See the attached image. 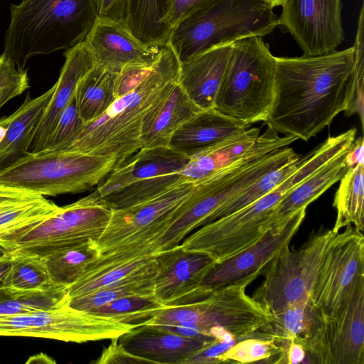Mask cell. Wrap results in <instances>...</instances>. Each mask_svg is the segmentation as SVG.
Instances as JSON below:
<instances>
[{"mask_svg": "<svg viewBox=\"0 0 364 364\" xmlns=\"http://www.w3.org/2000/svg\"><path fill=\"white\" fill-rule=\"evenodd\" d=\"M27 70L19 69L4 53L0 55V109L29 88Z\"/></svg>", "mask_w": 364, "mask_h": 364, "instance_id": "b9f144b4", "label": "cell"}, {"mask_svg": "<svg viewBox=\"0 0 364 364\" xmlns=\"http://www.w3.org/2000/svg\"><path fill=\"white\" fill-rule=\"evenodd\" d=\"M306 213V208L300 209L280 229H269L250 247L216 263L204 277L200 287L209 291L232 284L247 287L262 274L265 267L281 250L289 246L305 218Z\"/></svg>", "mask_w": 364, "mask_h": 364, "instance_id": "2e32d148", "label": "cell"}, {"mask_svg": "<svg viewBox=\"0 0 364 364\" xmlns=\"http://www.w3.org/2000/svg\"><path fill=\"white\" fill-rule=\"evenodd\" d=\"M274 72L275 56L263 37L235 41L214 109L249 126L264 122L274 99Z\"/></svg>", "mask_w": 364, "mask_h": 364, "instance_id": "5b68a950", "label": "cell"}, {"mask_svg": "<svg viewBox=\"0 0 364 364\" xmlns=\"http://www.w3.org/2000/svg\"><path fill=\"white\" fill-rule=\"evenodd\" d=\"M354 48V67L355 70V90L353 102L345 114H358L363 127V82H364V6H361L358 28L353 46Z\"/></svg>", "mask_w": 364, "mask_h": 364, "instance_id": "7bdbcfd3", "label": "cell"}, {"mask_svg": "<svg viewBox=\"0 0 364 364\" xmlns=\"http://www.w3.org/2000/svg\"><path fill=\"white\" fill-rule=\"evenodd\" d=\"M156 272L154 255V258L144 267L102 288L70 298L68 305L73 309L90 312L120 298L154 295Z\"/></svg>", "mask_w": 364, "mask_h": 364, "instance_id": "f1b7e54d", "label": "cell"}, {"mask_svg": "<svg viewBox=\"0 0 364 364\" xmlns=\"http://www.w3.org/2000/svg\"><path fill=\"white\" fill-rule=\"evenodd\" d=\"M200 110L177 81L145 116L140 136L141 148L167 146L174 132Z\"/></svg>", "mask_w": 364, "mask_h": 364, "instance_id": "cb8c5ba5", "label": "cell"}, {"mask_svg": "<svg viewBox=\"0 0 364 364\" xmlns=\"http://www.w3.org/2000/svg\"><path fill=\"white\" fill-rule=\"evenodd\" d=\"M54 89L53 85L36 98L28 93L13 114L0 119V172L30 154L31 141Z\"/></svg>", "mask_w": 364, "mask_h": 364, "instance_id": "7402d4cb", "label": "cell"}, {"mask_svg": "<svg viewBox=\"0 0 364 364\" xmlns=\"http://www.w3.org/2000/svg\"><path fill=\"white\" fill-rule=\"evenodd\" d=\"M98 20L112 21L127 27L129 0H96Z\"/></svg>", "mask_w": 364, "mask_h": 364, "instance_id": "ee69618b", "label": "cell"}, {"mask_svg": "<svg viewBox=\"0 0 364 364\" xmlns=\"http://www.w3.org/2000/svg\"><path fill=\"white\" fill-rule=\"evenodd\" d=\"M278 26L290 33L306 55L336 50L345 40L341 0H286Z\"/></svg>", "mask_w": 364, "mask_h": 364, "instance_id": "9a60e30c", "label": "cell"}, {"mask_svg": "<svg viewBox=\"0 0 364 364\" xmlns=\"http://www.w3.org/2000/svg\"><path fill=\"white\" fill-rule=\"evenodd\" d=\"M59 208L44 196L0 183V235L43 220Z\"/></svg>", "mask_w": 364, "mask_h": 364, "instance_id": "83f0119b", "label": "cell"}, {"mask_svg": "<svg viewBox=\"0 0 364 364\" xmlns=\"http://www.w3.org/2000/svg\"><path fill=\"white\" fill-rule=\"evenodd\" d=\"M136 326L69 305L0 316V336L43 338L74 343L119 338Z\"/></svg>", "mask_w": 364, "mask_h": 364, "instance_id": "8fae6325", "label": "cell"}, {"mask_svg": "<svg viewBox=\"0 0 364 364\" xmlns=\"http://www.w3.org/2000/svg\"><path fill=\"white\" fill-rule=\"evenodd\" d=\"M232 50V43L210 48L180 62L178 82L201 110L214 108Z\"/></svg>", "mask_w": 364, "mask_h": 364, "instance_id": "d6986e66", "label": "cell"}, {"mask_svg": "<svg viewBox=\"0 0 364 364\" xmlns=\"http://www.w3.org/2000/svg\"><path fill=\"white\" fill-rule=\"evenodd\" d=\"M291 188L287 179L267 195L228 215L206 223L188 237L181 246L203 252L216 263L252 245L269 229L271 214Z\"/></svg>", "mask_w": 364, "mask_h": 364, "instance_id": "30bf717a", "label": "cell"}, {"mask_svg": "<svg viewBox=\"0 0 364 364\" xmlns=\"http://www.w3.org/2000/svg\"><path fill=\"white\" fill-rule=\"evenodd\" d=\"M154 296L165 306L193 303L204 296L200 286L216 264L209 255L181 245L156 252Z\"/></svg>", "mask_w": 364, "mask_h": 364, "instance_id": "e0dca14e", "label": "cell"}, {"mask_svg": "<svg viewBox=\"0 0 364 364\" xmlns=\"http://www.w3.org/2000/svg\"><path fill=\"white\" fill-rule=\"evenodd\" d=\"M84 42L95 66L117 74L128 67L152 64L161 48L144 45L122 24L100 20Z\"/></svg>", "mask_w": 364, "mask_h": 364, "instance_id": "ac0fdd59", "label": "cell"}, {"mask_svg": "<svg viewBox=\"0 0 364 364\" xmlns=\"http://www.w3.org/2000/svg\"><path fill=\"white\" fill-rule=\"evenodd\" d=\"M195 185L183 183L146 202L112 210L106 228L96 240L101 255L131 244H154L157 251V240Z\"/></svg>", "mask_w": 364, "mask_h": 364, "instance_id": "7c38bea8", "label": "cell"}, {"mask_svg": "<svg viewBox=\"0 0 364 364\" xmlns=\"http://www.w3.org/2000/svg\"><path fill=\"white\" fill-rule=\"evenodd\" d=\"M26 363H55V361L48 355L40 353L36 355H33V356H31L28 360L26 361Z\"/></svg>", "mask_w": 364, "mask_h": 364, "instance_id": "f907efd6", "label": "cell"}, {"mask_svg": "<svg viewBox=\"0 0 364 364\" xmlns=\"http://www.w3.org/2000/svg\"><path fill=\"white\" fill-rule=\"evenodd\" d=\"M306 348L311 363L364 364V277L334 313L322 314Z\"/></svg>", "mask_w": 364, "mask_h": 364, "instance_id": "4fadbf2b", "label": "cell"}, {"mask_svg": "<svg viewBox=\"0 0 364 364\" xmlns=\"http://www.w3.org/2000/svg\"><path fill=\"white\" fill-rule=\"evenodd\" d=\"M281 348L277 341L259 329L235 343L220 358V363H275Z\"/></svg>", "mask_w": 364, "mask_h": 364, "instance_id": "74e56055", "label": "cell"}, {"mask_svg": "<svg viewBox=\"0 0 364 364\" xmlns=\"http://www.w3.org/2000/svg\"><path fill=\"white\" fill-rule=\"evenodd\" d=\"M112 210L79 200L60 207L43 220L0 235V246L10 253L45 258L90 240H97L106 228Z\"/></svg>", "mask_w": 364, "mask_h": 364, "instance_id": "ba28073f", "label": "cell"}, {"mask_svg": "<svg viewBox=\"0 0 364 364\" xmlns=\"http://www.w3.org/2000/svg\"><path fill=\"white\" fill-rule=\"evenodd\" d=\"M118 343L129 353L150 363L183 364L206 343L161 329L156 326H137L121 335Z\"/></svg>", "mask_w": 364, "mask_h": 364, "instance_id": "44dd1931", "label": "cell"}, {"mask_svg": "<svg viewBox=\"0 0 364 364\" xmlns=\"http://www.w3.org/2000/svg\"><path fill=\"white\" fill-rule=\"evenodd\" d=\"M269 4L273 8L282 6L286 0H264Z\"/></svg>", "mask_w": 364, "mask_h": 364, "instance_id": "816d5d0a", "label": "cell"}, {"mask_svg": "<svg viewBox=\"0 0 364 364\" xmlns=\"http://www.w3.org/2000/svg\"><path fill=\"white\" fill-rule=\"evenodd\" d=\"M259 133V128H248L191 158L180 171L183 182L196 183L240 161L249 154Z\"/></svg>", "mask_w": 364, "mask_h": 364, "instance_id": "4316f807", "label": "cell"}, {"mask_svg": "<svg viewBox=\"0 0 364 364\" xmlns=\"http://www.w3.org/2000/svg\"><path fill=\"white\" fill-rule=\"evenodd\" d=\"M97 20L96 0H21L10 6L4 53L25 69L33 56L83 43Z\"/></svg>", "mask_w": 364, "mask_h": 364, "instance_id": "3957f363", "label": "cell"}, {"mask_svg": "<svg viewBox=\"0 0 364 364\" xmlns=\"http://www.w3.org/2000/svg\"><path fill=\"white\" fill-rule=\"evenodd\" d=\"M355 82L353 46L318 55L275 57L274 99L264 124L308 141L349 109Z\"/></svg>", "mask_w": 364, "mask_h": 364, "instance_id": "6da1fadb", "label": "cell"}, {"mask_svg": "<svg viewBox=\"0 0 364 364\" xmlns=\"http://www.w3.org/2000/svg\"><path fill=\"white\" fill-rule=\"evenodd\" d=\"M85 125L74 96L59 114L42 151H66L80 134Z\"/></svg>", "mask_w": 364, "mask_h": 364, "instance_id": "60d3db41", "label": "cell"}, {"mask_svg": "<svg viewBox=\"0 0 364 364\" xmlns=\"http://www.w3.org/2000/svg\"><path fill=\"white\" fill-rule=\"evenodd\" d=\"M350 147L328 161L283 196L271 214L269 229H280L294 213L306 208L327 189L340 181L348 168L346 156Z\"/></svg>", "mask_w": 364, "mask_h": 364, "instance_id": "484cf974", "label": "cell"}, {"mask_svg": "<svg viewBox=\"0 0 364 364\" xmlns=\"http://www.w3.org/2000/svg\"><path fill=\"white\" fill-rule=\"evenodd\" d=\"M364 277V237L348 226L331 239L318 270L310 301L323 314L334 313Z\"/></svg>", "mask_w": 364, "mask_h": 364, "instance_id": "5bb4252c", "label": "cell"}, {"mask_svg": "<svg viewBox=\"0 0 364 364\" xmlns=\"http://www.w3.org/2000/svg\"><path fill=\"white\" fill-rule=\"evenodd\" d=\"M169 0H129L127 28L148 46L167 44L170 32L166 23Z\"/></svg>", "mask_w": 364, "mask_h": 364, "instance_id": "1f68e13d", "label": "cell"}, {"mask_svg": "<svg viewBox=\"0 0 364 364\" xmlns=\"http://www.w3.org/2000/svg\"><path fill=\"white\" fill-rule=\"evenodd\" d=\"M246 287L225 286L197 301L166 306L143 324L191 326L208 343L253 332L266 323L269 315L246 293Z\"/></svg>", "mask_w": 364, "mask_h": 364, "instance_id": "8992f818", "label": "cell"}, {"mask_svg": "<svg viewBox=\"0 0 364 364\" xmlns=\"http://www.w3.org/2000/svg\"><path fill=\"white\" fill-rule=\"evenodd\" d=\"M117 166L114 157L72 151L30 154L0 172V183L42 196L85 191Z\"/></svg>", "mask_w": 364, "mask_h": 364, "instance_id": "52a82bcc", "label": "cell"}, {"mask_svg": "<svg viewBox=\"0 0 364 364\" xmlns=\"http://www.w3.org/2000/svg\"><path fill=\"white\" fill-rule=\"evenodd\" d=\"M117 76V73L94 65L79 80L75 97L85 124L98 118L115 100Z\"/></svg>", "mask_w": 364, "mask_h": 364, "instance_id": "4dcf8cb0", "label": "cell"}, {"mask_svg": "<svg viewBox=\"0 0 364 364\" xmlns=\"http://www.w3.org/2000/svg\"><path fill=\"white\" fill-rule=\"evenodd\" d=\"M154 258V255L141 257L98 273L82 277L68 287L69 297L73 298L85 295L117 282L144 267Z\"/></svg>", "mask_w": 364, "mask_h": 364, "instance_id": "ab89813d", "label": "cell"}, {"mask_svg": "<svg viewBox=\"0 0 364 364\" xmlns=\"http://www.w3.org/2000/svg\"><path fill=\"white\" fill-rule=\"evenodd\" d=\"M273 9L264 0H214L178 21L167 43L182 62L243 38L263 37L278 26Z\"/></svg>", "mask_w": 364, "mask_h": 364, "instance_id": "277c9868", "label": "cell"}, {"mask_svg": "<svg viewBox=\"0 0 364 364\" xmlns=\"http://www.w3.org/2000/svg\"><path fill=\"white\" fill-rule=\"evenodd\" d=\"M11 255L10 266L1 286L34 290L52 282L43 258L21 253Z\"/></svg>", "mask_w": 364, "mask_h": 364, "instance_id": "f35d334b", "label": "cell"}, {"mask_svg": "<svg viewBox=\"0 0 364 364\" xmlns=\"http://www.w3.org/2000/svg\"><path fill=\"white\" fill-rule=\"evenodd\" d=\"M301 161L302 159H299L264 173L210 215L204 225L237 211L267 195L291 176Z\"/></svg>", "mask_w": 364, "mask_h": 364, "instance_id": "d590c367", "label": "cell"}, {"mask_svg": "<svg viewBox=\"0 0 364 364\" xmlns=\"http://www.w3.org/2000/svg\"><path fill=\"white\" fill-rule=\"evenodd\" d=\"M64 56L65 60L54 84L53 94L31 141L30 154L44 150L59 114L75 96L79 80L95 65L93 56L85 42L65 50Z\"/></svg>", "mask_w": 364, "mask_h": 364, "instance_id": "ffe728a7", "label": "cell"}, {"mask_svg": "<svg viewBox=\"0 0 364 364\" xmlns=\"http://www.w3.org/2000/svg\"><path fill=\"white\" fill-rule=\"evenodd\" d=\"M334 234L321 228L298 249L284 248L265 267L262 273L264 281L252 297L269 315L310 300L318 270Z\"/></svg>", "mask_w": 364, "mask_h": 364, "instance_id": "9c48e42d", "label": "cell"}, {"mask_svg": "<svg viewBox=\"0 0 364 364\" xmlns=\"http://www.w3.org/2000/svg\"><path fill=\"white\" fill-rule=\"evenodd\" d=\"M250 126L214 108L200 110L172 134L168 146L192 158L201 151L240 134Z\"/></svg>", "mask_w": 364, "mask_h": 364, "instance_id": "603a6c76", "label": "cell"}, {"mask_svg": "<svg viewBox=\"0 0 364 364\" xmlns=\"http://www.w3.org/2000/svg\"><path fill=\"white\" fill-rule=\"evenodd\" d=\"M165 307L154 295L129 296L114 300L90 313L140 326Z\"/></svg>", "mask_w": 364, "mask_h": 364, "instance_id": "8d00e7d4", "label": "cell"}, {"mask_svg": "<svg viewBox=\"0 0 364 364\" xmlns=\"http://www.w3.org/2000/svg\"><path fill=\"white\" fill-rule=\"evenodd\" d=\"M281 350L275 363H311V360L306 347L301 343L289 341H276Z\"/></svg>", "mask_w": 364, "mask_h": 364, "instance_id": "7dc6e473", "label": "cell"}, {"mask_svg": "<svg viewBox=\"0 0 364 364\" xmlns=\"http://www.w3.org/2000/svg\"><path fill=\"white\" fill-rule=\"evenodd\" d=\"M68 287L50 283L34 290L0 287V316L46 310L68 305Z\"/></svg>", "mask_w": 364, "mask_h": 364, "instance_id": "836d02e7", "label": "cell"}, {"mask_svg": "<svg viewBox=\"0 0 364 364\" xmlns=\"http://www.w3.org/2000/svg\"><path fill=\"white\" fill-rule=\"evenodd\" d=\"M101 255L94 240L69 247L43 258L52 282L70 287L85 274Z\"/></svg>", "mask_w": 364, "mask_h": 364, "instance_id": "e575fe53", "label": "cell"}, {"mask_svg": "<svg viewBox=\"0 0 364 364\" xmlns=\"http://www.w3.org/2000/svg\"><path fill=\"white\" fill-rule=\"evenodd\" d=\"M322 314L310 300L301 301L269 315L259 330L275 341H289L305 347L316 330Z\"/></svg>", "mask_w": 364, "mask_h": 364, "instance_id": "f546056e", "label": "cell"}, {"mask_svg": "<svg viewBox=\"0 0 364 364\" xmlns=\"http://www.w3.org/2000/svg\"><path fill=\"white\" fill-rule=\"evenodd\" d=\"M11 259V253L0 246V287L9 268Z\"/></svg>", "mask_w": 364, "mask_h": 364, "instance_id": "681fc988", "label": "cell"}, {"mask_svg": "<svg viewBox=\"0 0 364 364\" xmlns=\"http://www.w3.org/2000/svg\"><path fill=\"white\" fill-rule=\"evenodd\" d=\"M189 160L168 146L141 148L110 172L105 186L112 193L135 181L180 172Z\"/></svg>", "mask_w": 364, "mask_h": 364, "instance_id": "d4e9b609", "label": "cell"}, {"mask_svg": "<svg viewBox=\"0 0 364 364\" xmlns=\"http://www.w3.org/2000/svg\"><path fill=\"white\" fill-rule=\"evenodd\" d=\"M364 164L349 167L340 179L333 206L336 219L332 231L335 233L353 225L362 232L364 228Z\"/></svg>", "mask_w": 364, "mask_h": 364, "instance_id": "d6a6232c", "label": "cell"}, {"mask_svg": "<svg viewBox=\"0 0 364 364\" xmlns=\"http://www.w3.org/2000/svg\"><path fill=\"white\" fill-rule=\"evenodd\" d=\"M180 61L167 43L142 81L130 92L115 99L98 118L85 124L66 151L114 157L117 165L141 149L145 116L178 81Z\"/></svg>", "mask_w": 364, "mask_h": 364, "instance_id": "7a4b0ae2", "label": "cell"}, {"mask_svg": "<svg viewBox=\"0 0 364 364\" xmlns=\"http://www.w3.org/2000/svg\"><path fill=\"white\" fill-rule=\"evenodd\" d=\"M118 338H112L111 344L104 349L96 364L109 363H150L149 360L131 354L117 341Z\"/></svg>", "mask_w": 364, "mask_h": 364, "instance_id": "bcb514c9", "label": "cell"}, {"mask_svg": "<svg viewBox=\"0 0 364 364\" xmlns=\"http://www.w3.org/2000/svg\"><path fill=\"white\" fill-rule=\"evenodd\" d=\"M214 0H169L166 23L171 29L182 18Z\"/></svg>", "mask_w": 364, "mask_h": 364, "instance_id": "f6af8a7d", "label": "cell"}, {"mask_svg": "<svg viewBox=\"0 0 364 364\" xmlns=\"http://www.w3.org/2000/svg\"><path fill=\"white\" fill-rule=\"evenodd\" d=\"M363 139L359 137L355 139L350 149L346 156L347 166L352 167L358 164H364L363 161Z\"/></svg>", "mask_w": 364, "mask_h": 364, "instance_id": "c3c4849f", "label": "cell"}]
</instances>
